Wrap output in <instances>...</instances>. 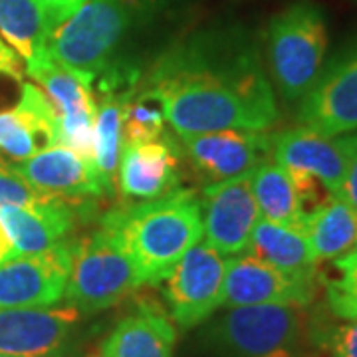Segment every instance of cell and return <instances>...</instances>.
Returning <instances> with one entry per match:
<instances>
[{"label": "cell", "mask_w": 357, "mask_h": 357, "mask_svg": "<svg viewBox=\"0 0 357 357\" xmlns=\"http://www.w3.org/2000/svg\"><path fill=\"white\" fill-rule=\"evenodd\" d=\"M145 86L159 93L178 135L266 131L278 121L274 89L243 36L199 34L181 42L157 60Z\"/></svg>", "instance_id": "obj_1"}, {"label": "cell", "mask_w": 357, "mask_h": 357, "mask_svg": "<svg viewBox=\"0 0 357 357\" xmlns=\"http://www.w3.org/2000/svg\"><path fill=\"white\" fill-rule=\"evenodd\" d=\"M102 229L126 248L139 284H159L201 241V201L192 191L175 189L159 199L115 208L102 218Z\"/></svg>", "instance_id": "obj_2"}, {"label": "cell", "mask_w": 357, "mask_h": 357, "mask_svg": "<svg viewBox=\"0 0 357 357\" xmlns=\"http://www.w3.org/2000/svg\"><path fill=\"white\" fill-rule=\"evenodd\" d=\"M143 0H86L54 28L46 52L58 66L91 88L114 66V54L137 22Z\"/></svg>", "instance_id": "obj_3"}, {"label": "cell", "mask_w": 357, "mask_h": 357, "mask_svg": "<svg viewBox=\"0 0 357 357\" xmlns=\"http://www.w3.org/2000/svg\"><path fill=\"white\" fill-rule=\"evenodd\" d=\"M270 72L282 96L302 100L318 82L326 48L328 22L314 0H294L276 14L266 34Z\"/></svg>", "instance_id": "obj_4"}, {"label": "cell", "mask_w": 357, "mask_h": 357, "mask_svg": "<svg viewBox=\"0 0 357 357\" xmlns=\"http://www.w3.org/2000/svg\"><path fill=\"white\" fill-rule=\"evenodd\" d=\"M141 284L126 248L109 230L74 243L64 298L82 314H98L123 302Z\"/></svg>", "instance_id": "obj_5"}, {"label": "cell", "mask_w": 357, "mask_h": 357, "mask_svg": "<svg viewBox=\"0 0 357 357\" xmlns=\"http://www.w3.org/2000/svg\"><path fill=\"white\" fill-rule=\"evenodd\" d=\"M306 321L300 306H238L218 319L213 335L229 357H298Z\"/></svg>", "instance_id": "obj_6"}, {"label": "cell", "mask_w": 357, "mask_h": 357, "mask_svg": "<svg viewBox=\"0 0 357 357\" xmlns=\"http://www.w3.org/2000/svg\"><path fill=\"white\" fill-rule=\"evenodd\" d=\"M227 258L211 244H195L165 278V300L173 321L191 330L222 304Z\"/></svg>", "instance_id": "obj_7"}, {"label": "cell", "mask_w": 357, "mask_h": 357, "mask_svg": "<svg viewBox=\"0 0 357 357\" xmlns=\"http://www.w3.org/2000/svg\"><path fill=\"white\" fill-rule=\"evenodd\" d=\"M26 72L42 86L58 114V145L72 149L96 171V103L91 88L56 64L46 50L26 64Z\"/></svg>", "instance_id": "obj_8"}, {"label": "cell", "mask_w": 357, "mask_h": 357, "mask_svg": "<svg viewBox=\"0 0 357 357\" xmlns=\"http://www.w3.org/2000/svg\"><path fill=\"white\" fill-rule=\"evenodd\" d=\"M316 298V272L290 274L243 252L227 258L222 304L225 307L288 304L306 307Z\"/></svg>", "instance_id": "obj_9"}, {"label": "cell", "mask_w": 357, "mask_h": 357, "mask_svg": "<svg viewBox=\"0 0 357 357\" xmlns=\"http://www.w3.org/2000/svg\"><path fill=\"white\" fill-rule=\"evenodd\" d=\"M74 243L0 262V310L56 306L64 298Z\"/></svg>", "instance_id": "obj_10"}, {"label": "cell", "mask_w": 357, "mask_h": 357, "mask_svg": "<svg viewBox=\"0 0 357 357\" xmlns=\"http://www.w3.org/2000/svg\"><path fill=\"white\" fill-rule=\"evenodd\" d=\"M302 126L340 137L357 131V42L344 50L302 98Z\"/></svg>", "instance_id": "obj_11"}, {"label": "cell", "mask_w": 357, "mask_h": 357, "mask_svg": "<svg viewBox=\"0 0 357 357\" xmlns=\"http://www.w3.org/2000/svg\"><path fill=\"white\" fill-rule=\"evenodd\" d=\"M82 319V312L58 307L0 310V354L13 357H62Z\"/></svg>", "instance_id": "obj_12"}, {"label": "cell", "mask_w": 357, "mask_h": 357, "mask_svg": "<svg viewBox=\"0 0 357 357\" xmlns=\"http://www.w3.org/2000/svg\"><path fill=\"white\" fill-rule=\"evenodd\" d=\"M250 173L204 185L201 201L203 234L220 255L244 252L256 222L262 218L250 187Z\"/></svg>", "instance_id": "obj_13"}, {"label": "cell", "mask_w": 357, "mask_h": 357, "mask_svg": "<svg viewBox=\"0 0 357 357\" xmlns=\"http://www.w3.org/2000/svg\"><path fill=\"white\" fill-rule=\"evenodd\" d=\"M192 171L204 185L250 173L272 157V135L266 131L227 129L213 133L181 135Z\"/></svg>", "instance_id": "obj_14"}, {"label": "cell", "mask_w": 357, "mask_h": 357, "mask_svg": "<svg viewBox=\"0 0 357 357\" xmlns=\"http://www.w3.org/2000/svg\"><path fill=\"white\" fill-rule=\"evenodd\" d=\"M272 159L288 171H304L318 177L333 197H340L345 177L342 137L324 135L306 126L272 135Z\"/></svg>", "instance_id": "obj_15"}, {"label": "cell", "mask_w": 357, "mask_h": 357, "mask_svg": "<svg viewBox=\"0 0 357 357\" xmlns=\"http://www.w3.org/2000/svg\"><path fill=\"white\" fill-rule=\"evenodd\" d=\"M60 123L44 89L22 86L20 102L0 112V149L16 161H24L46 147L58 145Z\"/></svg>", "instance_id": "obj_16"}, {"label": "cell", "mask_w": 357, "mask_h": 357, "mask_svg": "<svg viewBox=\"0 0 357 357\" xmlns=\"http://www.w3.org/2000/svg\"><path fill=\"white\" fill-rule=\"evenodd\" d=\"M178 163L181 153L171 137L126 145L117 169L119 187L129 199H159L177 189Z\"/></svg>", "instance_id": "obj_17"}, {"label": "cell", "mask_w": 357, "mask_h": 357, "mask_svg": "<svg viewBox=\"0 0 357 357\" xmlns=\"http://www.w3.org/2000/svg\"><path fill=\"white\" fill-rule=\"evenodd\" d=\"M14 171L36 191L56 199L102 197L98 173L79 155L64 145H52L36 155L18 161Z\"/></svg>", "instance_id": "obj_18"}, {"label": "cell", "mask_w": 357, "mask_h": 357, "mask_svg": "<svg viewBox=\"0 0 357 357\" xmlns=\"http://www.w3.org/2000/svg\"><path fill=\"white\" fill-rule=\"evenodd\" d=\"M74 217L72 206L56 197L34 206L0 208V222L16 255H38L66 241L74 227Z\"/></svg>", "instance_id": "obj_19"}, {"label": "cell", "mask_w": 357, "mask_h": 357, "mask_svg": "<svg viewBox=\"0 0 357 357\" xmlns=\"http://www.w3.org/2000/svg\"><path fill=\"white\" fill-rule=\"evenodd\" d=\"M175 328L161 310L141 306L117 321L105 337L102 357H173Z\"/></svg>", "instance_id": "obj_20"}, {"label": "cell", "mask_w": 357, "mask_h": 357, "mask_svg": "<svg viewBox=\"0 0 357 357\" xmlns=\"http://www.w3.org/2000/svg\"><path fill=\"white\" fill-rule=\"evenodd\" d=\"M298 229L306 234L318 266L319 262H330L357 246V211L344 199L332 197L304 215Z\"/></svg>", "instance_id": "obj_21"}, {"label": "cell", "mask_w": 357, "mask_h": 357, "mask_svg": "<svg viewBox=\"0 0 357 357\" xmlns=\"http://www.w3.org/2000/svg\"><path fill=\"white\" fill-rule=\"evenodd\" d=\"M248 255L260 258L270 266L290 274H310L316 272V262L312 258V248L306 234L296 227L278 225L260 218L256 222L248 248Z\"/></svg>", "instance_id": "obj_22"}, {"label": "cell", "mask_w": 357, "mask_h": 357, "mask_svg": "<svg viewBox=\"0 0 357 357\" xmlns=\"http://www.w3.org/2000/svg\"><path fill=\"white\" fill-rule=\"evenodd\" d=\"M250 187L255 192L260 217L270 222L298 229L302 218L298 192L290 173L280 163H276L272 157L264 159L250 173Z\"/></svg>", "instance_id": "obj_23"}, {"label": "cell", "mask_w": 357, "mask_h": 357, "mask_svg": "<svg viewBox=\"0 0 357 357\" xmlns=\"http://www.w3.org/2000/svg\"><path fill=\"white\" fill-rule=\"evenodd\" d=\"M52 28L34 0H0V36L26 64L46 50Z\"/></svg>", "instance_id": "obj_24"}, {"label": "cell", "mask_w": 357, "mask_h": 357, "mask_svg": "<svg viewBox=\"0 0 357 357\" xmlns=\"http://www.w3.org/2000/svg\"><path fill=\"white\" fill-rule=\"evenodd\" d=\"M165 105L155 89L145 86L139 93L133 91L123 105V147L159 139L165 131Z\"/></svg>", "instance_id": "obj_25"}, {"label": "cell", "mask_w": 357, "mask_h": 357, "mask_svg": "<svg viewBox=\"0 0 357 357\" xmlns=\"http://www.w3.org/2000/svg\"><path fill=\"white\" fill-rule=\"evenodd\" d=\"M330 262V272L321 278L326 307L335 318L357 319V246Z\"/></svg>", "instance_id": "obj_26"}, {"label": "cell", "mask_w": 357, "mask_h": 357, "mask_svg": "<svg viewBox=\"0 0 357 357\" xmlns=\"http://www.w3.org/2000/svg\"><path fill=\"white\" fill-rule=\"evenodd\" d=\"M310 344L328 357H357V319H340L326 312H316L306 321Z\"/></svg>", "instance_id": "obj_27"}, {"label": "cell", "mask_w": 357, "mask_h": 357, "mask_svg": "<svg viewBox=\"0 0 357 357\" xmlns=\"http://www.w3.org/2000/svg\"><path fill=\"white\" fill-rule=\"evenodd\" d=\"M52 199L36 191L20 177L13 167H0V208L2 206H34Z\"/></svg>", "instance_id": "obj_28"}, {"label": "cell", "mask_w": 357, "mask_h": 357, "mask_svg": "<svg viewBox=\"0 0 357 357\" xmlns=\"http://www.w3.org/2000/svg\"><path fill=\"white\" fill-rule=\"evenodd\" d=\"M342 141L345 149V177L337 199H344L345 203L351 204L357 211V133L344 135Z\"/></svg>", "instance_id": "obj_29"}, {"label": "cell", "mask_w": 357, "mask_h": 357, "mask_svg": "<svg viewBox=\"0 0 357 357\" xmlns=\"http://www.w3.org/2000/svg\"><path fill=\"white\" fill-rule=\"evenodd\" d=\"M34 2L38 4L42 14L46 16L52 30L66 22L77 10L76 0H34Z\"/></svg>", "instance_id": "obj_30"}, {"label": "cell", "mask_w": 357, "mask_h": 357, "mask_svg": "<svg viewBox=\"0 0 357 357\" xmlns=\"http://www.w3.org/2000/svg\"><path fill=\"white\" fill-rule=\"evenodd\" d=\"M0 76H8L22 82V68H20V56L0 38Z\"/></svg>", "instance_id": "obj_31"}, {"label": "cell", "mask_w": 357, "mask_h": 357, "mask_svg": "<svg viewBox=\"0 0 357 357\" xmlns=\"http://www.w3.org/2000/svg\"><path fill=\"white\" fill-rule=\"evenodd\" d=\"M16 255V250H14L13 243H10V238H8V234H6V230L2 227V222H0V262H4V260H10Z\"/></svg>", "instance_id": "obj_32"}, {"label": "cell", "mask_w": 357, "mask_h": 357, "mask_svg": "<svg viewBox=\"0 0 357 357\" xmlns=\"http://www.w3.org/2000/svg\"><path fill=\"white\" fill-rule=\"evenodd\" d=\"M84 2H86V0H76V4H77V8H79V6H82V4H84Z\"/></svg>", "instance_id": "obj_33"}, {"label": "cell", "mask_w": 357, "mask_h": 357, "mask_svg": "<svg viewBox=\"0 0 357 357\" xmlns=\"http://www.w3.org/2000/svg\"><path fill=\"white\" fill-rule=\"evenodd\" d=\"M0 357H13V356H2V354H0Z\"/></svg>", "instance_id": "obj_34"}]
</instances>
